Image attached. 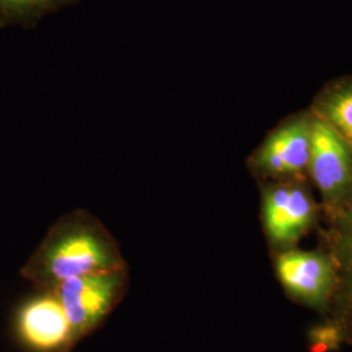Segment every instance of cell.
I'll list each match as a JSON object with an SVG mask.
<instances>
[{
    "label": "cell",
    "mask_w": 352,
    "mask_h": 352,
    "mask_svg": "<svg viewBox=\"0 0 352 352\" xmlns=\"http://www.w3.org/2000/svg\"><path fill=\"white\" fill-rule=\"evenodd\" d=\"M311 124L304 120L274 132L253 157V166L273 174H298L309 164Z\"/></svg>",
    "instance_id": "7"
},
{
    "label": "cell",
    "mask_w": 352,
    "mask_h": 352,
    "mask_svg": "<svg viewBox=\"0 0 352 352\" xmlns=\"http://www.w3.org/2000/svg\"><path fill=\"white\" fill-rule=\"evenodd\" d=\"M17 340L30 352H69L72 333L63 307L51 291L38 289L14 317Z\"/></svg>",
    "instance_id": "3"
},
{
    "label": "cell",
    "mask_w": 352,
    "mask_h": 352,
    "mask_svg": "<svg viewBox=\"0 0 352 352\" xmlns=\"http://www.w3.org/2000/svg\"><path fill=\"white\" fill-rule=\"evenodd\" d=\"M81 0H0V28L34 29L51 13L72 7Z\"/></svg>",
    "instance_id": "9"
},
{
    "label": "cell",
    "mask_w": 352,
    "mask_h": 352,
    "mask_svg": "<svg viewBox=\"0 0 352 352\" xmlns=\"http://www.w3.org/2000/svg\"><path fill=\"white\" fill-rule=\"evenodd\" d=\"M129 287L128 267L67 279L51 292L68 318L74 347L96 331L124 299Z\"/></svg>",
    "instance_id": "2"
},
{
    "label": "cell",
    "mask_w": 352,
    "mask_h": 352,
    "mask_svg": "<svg viewBox=\"0 0 352 352\" xmlns=\"http://www.w3.org/2000/svg\"><path fill=\"white\" fill-rule=\"evenodd\" d=\"M309 344L312 352L334 351L340 342L346 340L344 331L338 322L315 327L309 331Z\"/></svg>",
    "instance_id": "11"
},
{
    "label": "cell",
    "mask_w": 352,
    "mask_h": 352,
    "mask_svg": "<svg viewBox=\"0 0 352 352\" xmlns=\"http://www.w3.org/2000/svg\"><path fill=\"white\" fill-rule=\"evenodd\" d=\"M324 113L327 123L347 142H352V89L331 96L324 106Z\"/></svg>",
    "instance_id": "10"
},
{
    "label": "cell",
    "mask_w": 352,
    "mask_h": 352,
    "mask_svg": "<svg viewBox=\"0 0 352 352\" xmlns=\"http://www.w3.org/2000/svg\"><path fill=\"white\" fill-rule=\"evenodd\" d=\"M336 282H340L338 324L352 340V201L343 209L336 230Z\"/></svg>",
    "instance_id": "8"
},
{
    "label": "cell",
    "mask_w": 352,
    "mask_h": 352,
    "mask_svg": "<svg viewBox=\"0 0 352 352\" xmlns=\"http://www.w3.org/2000/svg\"><path fill=\"white\" fill-rule=\"evenodd\" d=\"M312 217L314 205L300 187L282 186L265 192V227L274 243H294L309 226Z\"/></svg>",
    "instance_id": "6"
},
{
    "label": "cell",
    "mask_w": 352,
    "mask_h": 352,
    "mask_svg": "<svg viewBox=\"0 0 352 352\" xmlns=\"http://www.w3.org/2000/svg\"><path fill=\"white\" fill-rule=\"evenodd\" d=\"M126 260L113 234L82 209L62 215L25 266L38 289L50 291L67 279L124 269Z\"/></svg>",
    "instance_id": "1"
},
{
    "label": "cell",
    "mask_w": 352,
    "mask_h": 352,
    "mask_svg": "<svg viewBox=\"0 0 352 352\" xmlns=\"http://www.w3.org/2000/svg\"><path fill=\"white\" fill-rule=\"evenodd\" d=\"M278 276L289 292L314 307H324L336 285V270L325 256L289 252L278 258Z\"/></svg>",
    "instance_id": "5"
},
{
    "label": "cell",
    "mask_w": 352,
    "mask_h": 352,
    "mask_svg": "<svg viewBox=\"0 0 352 352\" xmlns=\"http://www.w3.org/2000/svg\"><path fill=\"white\" fill-rule=\"evenodd\" d=\"M311 174L316 186L331 204L349 195L352 184V157L349 142L327 120L311 124Z\"/></svg>",
    "instance_id": "4"
}]
</instances>
